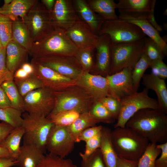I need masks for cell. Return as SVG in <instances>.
Here are the masks:
<instances>
[{
  "label": "cell",
  "mask_w": 167,
  "mask_h": 167,
  "mask_svg": "<svg viewBox=\"0 0 167 167\" xmlns=\"http://www.w3.org/2000/svg\"><path fill=\"white\" fill-rule=\"evenodd\" d=\"M133 68H126L105 77L108 83V96L120 99L136 92L131 77Z\"/></svg>",
  "instance_id": "obj_15"
},
{
  "label": "cell",
  "mask_w": 167,
  "mask_h": 167,
  "mask_svg": "<svg viewBox=\"0 0 167 167\" xmlns=\"http://www.w3.org/2000/svg\"><path fill=\"white\" fill-rule=\"evenodd\" d=\"M20 151L16 164L19 167H36L44 156L41 150L32 145L23 143Z\"/></svg>",
  "instance_id": "obj_26"
},
{
  "label": "cell",
  "mask_w": 167,
  "mask_h": 167,
  "mask_svg": "<svg viewBox=\"0 0 167 167\" xmlns=\"http://www.w3.org/2000/svg\"><path fill=\"white\" fill-rule=\"evenodd\" d=\"M37 0H13L10 4L0 7V13L10 18L12 20H23L33 7Z\"/></svg>",
  "instance_id": "obj_23"
},
{
  "label": "cell",
  "mask_w": 167,
  "mask_h": 167,
  "mask_svg": "<svg viewBox=\"0 0 167 167\" xmlns=\"http://www.w3.org/2000/svg\"><path fill=\"white\" fill-rule=\"evenodd\" d=\"M11 40L27 50L30 54L34 42L26 26L20 19L12 21Z\"/></svg>",
  "instance_id": "obj_25"
},
{
  "label": "cell",
  "mask_w": 167,
  "mask_h": 167,
  "mask_svg": "<svg viewBox=\"0 0 167 167\" xmlns=\"http://www.w3.org/2000/svg\"><path fill=\"white\" fill-rule=\"evenodd\" d=\"M95 49V46L91 45L79 49L74 56L80 64L83 71L90 72L92 71L95 63L93 54Z\"/></svg>",
  "instance_id": "obj_35"
},
{
  "label": "cell",
  "mask_w": 167,
  "mask_h": 167,
  "mask_svg": "<svg viewBox=\"0 0 167 167\" xmlns=\"http://www.w3.org/2000/svg\"><path fill=\"white\" fill-rule=\"evenodd\" d=\"M13 0H4V5H7L11 3Z\"/></svg>",
  "instance_id": "obj_58"
},
{
  "label": "cell",
  "mask_w": 167,
  "mask_h": 167,
  "mask_svg": "<svg viewBox=\"0 0 167 167\" xmlns=\"http://www.w3.org/2000/svg\"><path fill=\"white\" fill-rule=\"evenodd\" d=\"M89 112L98 123L111 124L116 120L100 101L94 102Z\"/></svg>",
  "instance_id": "obj_39"
},
{
  "label": "cell",
  "mask_w": 167,
  "mask_h": 167,
  "mask_svg": "<svg viewBox=\"0 0 167 167\" xmlns=\"http://www.w3.org/2000/svg\"><path fill=\"white\" fill-rule=\"evenodd\" d=\"M107 34L114 43L132 42L146 37L138 26L127 21L118 18L105 20L98 36Z\"/></svg>",
  "instance_id": "obj_8"
},
{
  "label": "cell",
  "mask_w": 167,
  "mask_h": 167,
  "mask_svg": "<svg viewBox=\"0 0 167 167\" xmlns=\"http://www.w3.org/2000/svg\"><path fill=\"white\" fill-rule=\"evenodd\" d=\"M13 80L23 97L29 92L44 87L42 82L34 73L24 79Z\"/></svg>",
  "instance_id": "obj_32"
},
{
  "label": "cell",
  "mask_w": 167,
  "mask_h": 167,
  "mask_svg": "<svg viewBox=\"0 0 167 167\" xmlns=\"http://www.w3.org/2000/svg\"><path fill=\"white\" fill-rule=\"evenodd\" d=\"M156 143H150L143 154L138 161L137 167H155V162L161 153Z\"/></svg>",
  "instance_id": "obj_36"
},
{
  "label": "cell",
  "mask_w": 167,
  "mask_h": 167,
  "mask_svg": "<svg viewBox=\"0 0 167 167\" xmlns=\"http://www.w3.org/2000/svg\"><path fill=\"white\" fill-rule=\"evenodd\" d=\"M151 61L143 53L134 66L131 73L134 88L136 92L139 88L140 82L146 70L149 68Z\"/></svg>",
  "instance_id": "obj_33"
},
{
  "label": "cell",
  "mask_w": 167,
  "mask_h": 167,
  "mask_svg": "<svg viewBox=\"0 0 167 167\" xmlns=\"http://www.w3.org/2000/svg\"><path fill=\"white\" fill-rule=\"evenodd\" d=\"M23 21L29 30L34 43L43 39L55 29L51 13L39 1Z\"/></svg>",
  "instance_id": "obj_9"
},
{
  "label": "cell",
  "mask_w": 167,
  "mask_h": 167,
  "mask_svg": "<svg viewBox=\"0 0 167 167\" xmlns=\"http://www.w3.org/2000/svg\"><path fill=\"white\" fill-rule=\"evenodd\" d=\"M80 167H105L100 149H97L86 160H82Z\"/></svg>",
  "instance_id": "obj_44"
},
{
  "label": "cell",
  "mask_w": 167,
  "mask_h": 167,
  "mask_svg": "<svg viewBox=\"0 0 167 167\" xmlns=\"http://www.w3.org/2000/svg\"><path fill=\"white\" fill-rule=\"evenodd\" d=\"M100 101L117 120L121 109L120 99L108 96L102 98Z\"/></svg>",
  "instance_id": "obj_42"
},
{
  "label": "cell",
  "mask_w": 167,
  "mask_h": 167,
  "mask_svg": "<svg viewBox=\"0 0 167 167\" xmlns=\"http://www.w3.org/2000/svg\"><path fill=\"white\" fill-rule=\"evenodd\" d=\"M28 52L11 40L6 47V63L8 69L13 74L25 62Z\"/></svg>",
  "instance_id": "obj_22"
},
{
  "label": "cell",
  "mask_w": 167,
  "mask_h": 167,
  "mask_svg": "<svg viewBox=\"0 0 167 167\" xmlns=\"http://www.w3.org/2000/svg\"><path fill=\"white\" fill-rule=\"evenodd\" d=\"M142 84L145 88L156 92L157 97L159 109L167 113V88L165 80L151 73L144 74L142 78Z\"/></svg>",
  "instance_id": "obj_21"
},
{
  "label": "cell",
  "mask_w": 167,
  "mask_h": 167,
  "mask_svg": "<svg viewBox=\"0 0 167 167\" xmlns=\"http://www.w3.org/2000/svg\"><path fill=\"white\" fill-rule=\"evenodd\" d=\"M143 53L151 61L156 60H163L165 57L160 46L153 41L146 37Z\"/></svg>",
  "instance_id": "obj_41"
},
{
  "label": "cell",
  "mask_w": 167,
  "mask_h": 167,
  "mask_svg": "<svg viewBox=\"0 0 167 167\" xmlns=\"http://www.w3.org/2000/svg\"><path fill=\"white\" fill-rule=\"evenodd\" d=\"M75 143L67 126L55 125L48 136L46 149L49 153L65 158L73 151Z\"/></svg>",
  "instance_id": "obj_11"
},
{
  "label": "cell",
  "mask_w": 167,
  "mask_h": 167,
  "mask_svg": "<svg viewBox=\"0 0 167 167\" xmlns=\"http://www.w3.org/2000/svg\"><path fill=\"white\" fill-rule=\"evenodd\" d=\"M157 147L161 150V155L156 159L155 167H167V142L156 144Z\"/></svg>",
  "instance_id": "obj_48"
},
{
  "label": "cell",
  "mask_w": 167,
  "mask_h": 167,
  "mask_svg": "<svg viewBox=\"0 0 167 167\" xmlns=\"http://www.w3.org/2000/svg\"><path fill=\"white\" fill-rule=\"evenodd\" d=\"M138 161H133L118 156L116 167H137Z\"/></svg>",
  "instance_id": "obj_50"
},
{
  "label": "cell",
  "mask_w": 167,
  "mask_h": 167,
  "mask_svg": "<svg viewBox=\"0 0 167 167\" xmlns=\"http://www.w3.org/2000/svg\"><path fill=\"white\" fill-rule=\"evenodd\" d=\"M51 14L55 28L65 31L80 20L72 0H55Z\"/></svg>",
  "instance_id": "obj_14"
},
{
  "label": "cell",
  "mask_w": 167,
  "mask_h": 167,
  "mask_svg": "<svg viewBox=\"0 0 167 167\" xmlns=\"http://www.w3.org/2000/svg\"><path fill=\"white\" fill-rule=\"evenodd\" d=\"M17 160L11 158H0V167H11L16 165Z\"/></svg>",
  "instance_id": "obj_53"
},
{
  "label": "cell",
  "mask_w": 167,
  "mask_h": 167,
  "mask_svg": "<svg viewBox=\"0 0 167 167\" xmlns=\"http://www.w3.org/2000/svg\"><path fill=\"white\" fill-rule=\"evenodd\" d=\"M23 99L24 111L31 115L47 117L55 105L53 92L44 87L29 92Z\"/></svg>",
  "instance_id": "obj_10"
},
{
  "label": "cell",
  "mask_w": 167,
  "mask_h": 167,
  "mask_svg": "<svg viewBox=\"0 0 167 167\" xmlns=\"http://www.w3.org/2000/svg\"><path fill=\"white\" fill-rule=\"evenodd\" d=\"M20 67L22 68L29 75L34 73V68L31 63L25 62L22 64Z\"/></svg>",
  "instance_id": "obj_56"
},
{
  "label": "cell",
  "mask_w": 167,
  "mask_h": 167,
  "mask_svg": "<svg viewBox=\"0 0 167 167\" xmlns=\"http://www.w3.org/2000/svg\"><path fill=\"white\" fill-rule=\"evenodd\" d=\"M22 113L11 107L0 108V120L14 128L21 126L23 122Z\"/></svg>",
  "instance_id": "obj_34"
},
{
  "label": "cell",
  "mask_w": 167,
  "mask_h": 167,
  "mask_svg": "<svg viewBox=\"0 0 167 167\" xmlns=\"http://www.w3.org/2000/svg\"><path fill=\"white\" fill-rule=\"evenodd\" d=\"M111 138L118 156L138 161L150 143L134 129L125 126L111 131Z\"/></svg>",
  "instance_id": "obj_2"
},
{
  "label": "cell",
  "mask_w": 167,
  "mask_h": 167,
  "mask_svg": "<svg viewBox=\"0 0 167 167\" xmlns=\"http://www.w3.org/2000/svg\"><path fill=\"white\" fill-rule=\"evenodd\" d=\"M11 107L9 99L3 88L0 86V108Z\"/></svg>",
  "instance_id": "obj_51"
},
{
  "label": "cell",
  "mask_w": 167,
  "mask_h": 167,
  "mask_svg": "<svg viewBox=\"0 0 167 167\" xmlns=\"http://www.w3.org/2000/svg\"><path fill=\"white\" fill-rule=\"evenodd\" d=\"M29 75L22 68L20 67L14 73L13 79H22L27 77Z\"/></svg>",
  "instance_id": "obj_54"
},
{
  "label": "cell",
  "mask_w": 167,
  "mask_h": 167,
  "mask_svg": "<svg viewBox=\"0 0 167 167\" xmlns=\"http://www.w3.org/2000/svg\"><path fill=\"white\" fill-rule=\"evenodd\" d=\"M5 91L10 101L11 107L24 111L23 97L20 94L14 80L4 82L1 85Z\"/></svg>",
  "instance_id": "obj_31"
},
{
  "label": "cell",
  "mask_w": 167,
  "mask_h": 167,
  "mask_svg": "<svg viewBox=\"0 0 167 167\" xmlns=\"http://www.w3.org/2000/svg\"><path fill=\"white\" fill-rule=\"evenodd\" d=\"M11 158V157L7 149L0 146V158Z\"/></svg>",
  "instance_id": "obj_57"
},
{
  "label": "cell",
  "mask_w": 167,
  "mask_h": 167,
  "mask_svg": "<svg viewBox=\"0 0 167 167\" xmlns=\"http://www.w3.org/2000/svg\"><path fill=\"white\" fill-rule=\"evenodd\" d=\"M125 126L134 129L151 143L167 142V116L159 109L139 110L128 120Z\"/></svg>",
  "instance_id": "obj_1"
},
{
  "label": "cell",
  "mask_w": 167,
  "mask_h": 167,
  "mask_svg": "<svg viewBox=\"0 0 167 167\" xmlns=\"http://www.w3.org/2000/svg\"><path fill=\"white\" fill-rule=\"evenodd\" d=\"M13 20L0 13V39L4 48L11 40Z\"/></svg>",
  "instance_id": "obj_40"
},
{
  "label": "cell",
  "mask_w": 167,
  "mask_h": 167,
  "mask_svg": "<svg viewBox=\"0 0 167 167\" xmlns=\"http://www.w3.org/2000/svg\"><path fill=\"white\" fill-rule=\"evenodd\" d=\"M119 19H124L138 26L143 33L155 41L161 48L165 56L167 54V44L156 30L146 19H138L118 15Z\"/></svg>",
  "instance_id": "obj_27"
},
{
  "label": "cell",
  "mask_w": 167,
  "mask_h": 167,
  "mask_svg": "<svg viewBox=\"0 0 167 167\" xmlns=\"http://www.w3.org/2000/svg\"><path fill=\"white\" fill-rule=\"evenodd\" d=\"M66 35L58 28L40 41L34 43L29 54L32 58L74 56L78 49Z\"/></svg>",
  "instance_id": "obj_3"
},
{
  "label": "cell",
  "mask_w": 167,
  "mask_h": 167,
  "mask_svg": "<svg viewBox=\"0 0 167 167\" xmlns=\"http://www.w3.org/2000/svg\"><path fill=\"white\" fill-rule=\"evenodd\" d=\"M91 8L105 20L118 19L115 13L117 3L113 0H86Z\"/></svg>",
  "instance_id": "obj_28"
},
{
  "label": "cell",
  "mask_w": 167,
  "mask_h": 167,
  "mask_svg": "<svg viewBox=\"0 0 167 167\" xmlns=\"http://www.w3.org/2000/svg\"><path fill=\"white\" fill-rule=\"evenodd\" d=\"M155 7L152 9L147 20L158 32L161 31L163 29L162 27L158 24L155 20L154 15Z\"/></svg>",
  "instance_id": "obj_52"
},
{
  "label": "cell",
  "mask_w": 167,
  "mask_h": 167,
  "mask_svg": "<svg viewBox=\"0 0 167 167\" xmlns=\"http://www.w3.org/2000/svg\"><path fill=\"white\" fill-rule=\"evenodd\" d=\"M13 75L6 66V48H4L0 51V86L6 81L13 80Z\"/></svg>",
  "instance_id": "obj_45"
},
{
  "label": "cell",
  "mask_w": 167,
  "mask_h": 167,
  "mask_svg": "<svg viewBox=\"0 0 167 167\" xmlns=\"http://www.w3.org/2000/svg\"><path fill=\"white\" fill-rule=\"evenodd\" d=\"M35 59L44 66L75 80L83 71L81 66L74 56L44 57Z\"/></svg>",
  "instance_id": "obj_13"
},
{
  "label": "cell",
  "mask_w": 167,
  "mask_h": 167,
  "mask_svg": "<svg viewBox=\"0 0 167 167\" xmlns=\"http://www.w3.org/2000/svg\"><path fill=\"white\" fill-rule=\"evenodd\" d=\"M55 2V0H41V1L46 9L50 13L53 9Z\"/></svg>",
  "instance_id": "obj_55"
},
{
  "label": "cell",
  "mask_w": 167,
  "mask_h": 167,
  "mask_svg": "<svg viewBox=\"0 0 167 167\" xmlns=\"http://www.w3.org/2000/svg\"><path fill=\"white\" fill-rule=\"evenodd\" d=\"M101 139V132L86 141L85 150L84 153L80 152L79 155L82 160H85L88 158L97 149L100 148Z\"/></svg>",
  "instance_id": "obj_43"
},
{
  "label": "cell",
  "mask_w": 167,
  "mask_h": 167,
  "mask_svg": "<svg viewBox=\"0 0 167 167\" xmlns=\"http://www.w3.org/2000/svg\"><path fill=\"white\" fill-rule=\"evenodd\" d=\"M14 128L4 122L0 123V143L5 139Z\"/></svg>",
  "instance_id": "obj_49"
},
{
  "label": "cell",
  "mask_w": 167,
  "mask_h": 167,
  "mask_svg": "<svg viewBox=\"0 0 167 167\" xmlns=\"http://www.w3.org/2000/svg\"><path fill=\"white\" fill-rule=\"evenodd\" d=\"M65 32L68 38L78 49L95 46L98 37L87 24L81 20Z\"/></svg>",
  "instance_id": "obj_19"
},
{
  "label": "cell",
  "mask_w": 167,
  "mask_h": 167,
  "mask_svg": "<svg viewBox=\"0 0 167 167\" xmlns=\"http://www.w3.org/2000/svg\"><path fill=\"white\" fill-rule=\"evenodd\" d=\"M148 92L145 88L141 92H135L120 99L121 109L114 128L125 127L128 120L141 109H159L157 100L149 96Z\"/></svg>",
  "instance_id": "obj_7"
},
{
  "label": "cell",
  "mask_w": 167,
  "mask_h": 167,
  "mask_svg": "<svg viewBox=\"0 0 167 167\" xmlns=\"http://www.w3.org/2000/svg\"><path fill=\"white\" fill-rule=\"evenodd\" d=\"M24 132L22 126L15 128L0 143V146L7 149L11 158L17 160L20 151V142Z\"/></svg>",
  "instance_id": "obj_29"
},
{
  "label": "cell",
  "mask_w": 167,
  "mask_h": 167,
  "mask_svg": "<svg viewBox=\"0 0 167 167\" xmlns=\"http://www.w3.org/2000/svg\"><path fill=\"white\" fill-rule=\"evenodd\" d=\"M149 68L151 69V73L152 75L165 80L167 78V66L163 60L151 61Z\"/></svg>",
  "instance_id": "obj_46"
},
{
  "label": "cell",
  "mask_w": 167,
  "mask_h": 167,
  "mask_svg": "<svg viewBox=\"0 0 167 167\" xmlns=\"http://www.w3.org/2000/svg\"><path fill=\"white\" fill-rule=\"evenodd\" d=\"M103 126L102 125L95 126L86 129L79 135L76 142H86L91 139L101 132Z\"/></svg>",
  "instance_id": "obj_47"
},
{
  "label": "cell",
  "mask_w": 167,
  "mask_h": 167,
  "mask_svg": "<svg viewBox=\"0 0 167 167\" xmlns=\"http://www.w3.org/2000/svg\"><path fill=\"white\" fill-rule=\"evenodd\" d=\"M111 129L103 126L101 132V150L105 167H116L118 156L111 138Z\"/></svg>",
  "instance_id": "obj_24"
},
{
  "label": "cell",
  "mask_w": 167,
  "mask_h": 167,
  "mask_svg": "<svg viewBox=\"0 0 167 167\" xmlns=\"http://www.w3.org/2000/svg\"><path fill=\"white\" fill-rule=\"evenodd\" d=\"M33 66V73L42 82L44 87L52 92H58L69 86L76 84L71 79L44 66L36 59L32 58L30 63Z\"/></svg>",
  "instance_id": "obj_12"
},
{
  "label": "cell",
  "mask_w": 167,
  "mask_h": 167,
  "mask_svg": "<svg viewBox=\"0 0 167 167\" xmlns=\"http://www.w3.org/2000/svg\"><path fill=\"white\" fill-rule=\"evenodd\" d=\"M80 114L74 110H66L49 115L46 117L50 119L55 126H68L74 122Z\"/></svg>",
  "instance_id": "obj_37"
},
{
  "label": "cell",
  "mask_w": 167,
  "mask_h": 167,
  "mask_svg": "<svg viewBox=\"0 0 167 167\" xmlns=\"http://www.w3.org/2000/svg\"><path fill=\"white\" fill-rule=\"evenodd\" d=\"M3 48H4L0 39V51H1Z\"/></svg>",
  "instance_id": "obj_59"
},
{
  "label": "cell",
  "mask_w": 167,
  "mask_h": 167,
  "mask_svg": "<svg viewBox=\"0 0 167 167\" xmlns=\"http://www.w3.org/2000/svg\"><path fill=\"white\" fill-rule=\"evenodd\" d=\"M72 1L80 20L87 24L93 33L98 36L105 20L91 8L86 0Z\"/></svg>",
  "instance_id": "obj_20"
},
{
  "label": "cell",
  "mask_w": 167,
  "mask_h": 167,
  "mask_svg": "<svg viewBox=\"0 0 167 167\" xmlns=\"http://www.w3.org/2000/svg\"><path fill=\"white\" fill-rule=\"evenodd\" d=\"M146 37L132 42L114 43L110 41L111 58L109 75L125 68H133L143 53Z\"/></svg>",
  "instance_id": "obj_5"
},
{
  "label": "cell",
  "mask_w": 167,
  "mask_h": 167,
  "mask_svg": "<svg viewBox=\"0 0 167 167\" xmlns=\"http://www.w3.org/2000/svg\"><path fill=\"white\" fill-rule=\"evenodd\" d=\"M97 123L98 122L88 112L80 114L74 122L67 127L76 143L79 135L82 131L96 126Z\"/></svg>",
  "instance_id": "obj_30"
},
{
  "label": "cell",
  "mask_w": 167,
  "mask_h": 167,
  "mask_svg": "<svg viewBox=\"0 0 167 167\" xmlns=\"http://www.w3.org/2000/svg\"><path fill=\"white\" fill-rule=\"evenodd\" d=\"M167 15V9L163 12V15Z\"/></svg>",
  "instance_id": "obj_60"
},
{
  "label": "cell",
  "mask_w": 167,
  "mask_h": 167,
  "mask_svg": "<svg viewBox=\"0 0 167 167\" xmlns=\"http://www.w3.org/2000/svg\"><path fill=\"white\" fill-rule=\"evenodd\" d=\"M36 167H78L69 159L62 158L50 153L44 155Z\"/></svg>",
  "instance_id": "obj_38"
},
{
  "label": "cell",
  "mask_w": 167,
  "mask_h": 167,
  "mask_svg": "<svg viewBox=\"0 0 167 167\" xmlns=\"http://www.w3.org/2000/svg\"><path fill=\"white\" fill-rule=\"evenodd\" d=\"M22 127L24 130L23 143L32 145L45 153L47 141L49 133L55 126L49 119L44 116L26 113L23 116Z\"/></svg>",
  "instance_id": "obj_6"
},
{
  "label": "cell",
  "mask_w": 167,
  "mask_h": 167,
  "mask_svg": "<svg viewBox=\"0 0 167 167\" xmlns=\"http://www.w3.org/2000/svg\"><path fill=\"white\" fill-rule=\"evenodd\" d=\"M156 2V0H119L117 9L119 15L147 20Z\"/></svg>",
  "instance_id": "obj_17"
},
{
  "label": "cell",
  "mask_w": 167,
  "mask_h": 167,
  "mask_svg": "<svg viewBox=\"0 0 167 167\" xmlns=\"http://www.w3.org/2000/svg\"><path fill=\"white\" fill-rule=\"evenodd\" d=\"M53 92L55 99V105L48 116L66 110H74L80 114L89 112L95 102L88 92L76 84Z\"/></svg>",
  "instance_id": "obj_4"
},
{
  "label": "cell",
  "mask_w": 167,
  "mask_h": 167,
  "mask_svg": "<svg viewBox=\"0 0 167 167\" xmlns=\"http://www.w3.org/2000/svg\"><path fill=\"white\" fill-rule=\"evenodd\" d=\"M110 40L107 34L98 36L95 45L96 58L92 71L105 77L109 75L111 63Z\"/></svg>",
  "instance_id": "obj_18"
},
{
  "label": "cell",
  "mask_w": 167,
  "mask_h": 167,
  "mask_svg": "<svg viewBox=\"0 0 167 167\" xmlns=\"http://www.w3.org/2000/svg\"><path fill=\"white\" fill-rule=\"evenodd\" d=\"M75 83L88 92L95 102L108 96V83L105 77L83 71L75 80Z\"/></svg>",
  "instance_id": "obj_16"
}]
</instances>
